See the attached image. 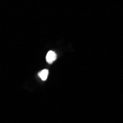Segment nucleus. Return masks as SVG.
<instances>
[{
  "mask_svg": "<svg viewBox=\"0 0 123 123\" xmlns=\"http://www.w3.org/2000/svg\"><path fill=\"white\" fill-rule=\"evenodd\" d=\"M56 58H57V55L55 54V52L53 51H49L46 55V60H47V63L49 64L52 63L55 61Z\"/></svg>",
  "mask_w": 123,
  "mask_h": 123,
  "instance_id": "nucleus-1",
  "label": "nucleus"
},
{
  "mask_svg": "<svg viewBox=\"0 0 123 123\" xmlns=\"http://www.w3.org/2000/svg\"><path fill=\"white\" fill-rule=\"evenodd\" d=\"M48 74H49V72L47 69H43L38 73V76L42 80H46L47 79Z\"/></svg>",
  "mask_w": 123,
  "mask_h": 123,
  "instance_id": "nucleus-2",
  "label": "nucleus"
}]
</instances>
